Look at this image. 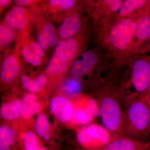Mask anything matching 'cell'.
<instances>
[{"label":"cell","instance_id":"2e32d148","mask_svg":"<svg viewBox=\"0 0 150 150\" xmlns=\"http://www.w3.org/2000/svg\"><path fill=\"white\" fill-rule=\"evenodd\" d=\"M102 150H150V141L119 136L113 139Z\"/></svg>","mask_w":150,"mask_h":150},{"label":"cell","instance_id":"6da1fadb","mask_svg":"<svg viewBox=\"0 0 150 150\" xmlns=\"http://www.w3.org/2000/svg\"><path fill=\"white\" fill-rule=\"evenodd\" d=\"M135 28L136 22L131 18L114 19L102 26L94 27L98 45L105 52L113 75L127 67L134 56L133 43Z\"/></svg>","mask_w":150,"mask_h":150},{"label":"cell","instance_id":"ba28073f","mask_svg":"<svg viewBox=\"0 0 150 150\" xmlns=\"http://www.w3.org/2000/svg\"><path fill=\"white\" fill-rule=\"evenodd\" d=\"M116 137L103 125L91 123L79 129L78 142L89 150H102Z\"/></svg>","mask_w":150,"mask_h":150},{"label":"cell","instance_id":"5b68a950","mask_svg":"<svg viewBox=\"0 0 150 150\" xmlns=\"http://www.w3.org/2000/svg\"><path fill=\"white\" fill-rule=\"evenodd\" d=\"M110 63L104 50L98 45L85 51L73 62L70 71L72 76L81 79L95 71L110 69Z\"/></svg>","mask_w":150,"mask_h":150},{"label":"cell","instance_id":"9c48e42d","mask_svg":"<svg viewBox=\"0 0 150 150\" xmlns=\"http://www.w3.org/2000/svg\"><path fill=\"white\" fill-rule=\"evenodd\" d=\"M88 36L86 26L74 37L59 40L55 46L54 53L66 62L73 63L84 52L88 43Z\"/></svg>","mask_w":150,"mask_h":150},{"label":"cell","instance_id":"52a82bcc","mask_svg":"<svg viewBox=\"0 0 150 150\" xmlns=\"http://www.w3.org/2000/svg\"><path fill=\"white\" fill-rule=\"evenodd\" d=\"M122 0H96L81 2L83 6L91 17L94 27L107 24L115 19Z\"/></svg>","mask_w":150,"mask_h":150},{"label":"cell","instance_id":"4316f807","mask_svg":"<svg viewBox=\"0 0 150 150\" xmlns=\"http://www.w3.org/2000/svg\"><path fill=\"white\" fill-rule=\"evenodd\" d=\"M94 118V116L85 106L79 109L76 113V121L81 125L88 126L91 124Z\"/></svg>","mask_w":150,"mask_h":150},{"label":"cell","instance_id":"7402d4cb","mask_svg":"<svg viewBox=\"0 0 150 150\" xmlns=\"http://www.w3.org/2000/svg\"><path fill=\"white\" fill-rule=\"evenodd\" d=\"M22 113L21 116L24 119H29L40 110V105L37 98L32 93L25 94L22 100Z\"/></svg>","mask_w":150,"mask_h":150},{"label":"cell","instance_id":"44dd1931","mask_svg":"<svg viewBox=\"0 0 150 150\" xmlns=\"http://www.w3.org/2000/svg\"><path fill=\"white\" fill-rule=\"evenodd\" d=\"M22 103L18 99L13 100L6 103L1 107V115L6 120H15L22 115Z\"/></svg>","mask_w":150,"mask_h":150},{"label":"cell","instance_id":"e0dca14e","mask_svg":"<svg viewBox=\"0 0 150 150\" xmlns=\"http://www.w3.org/2000/svg\"><path fill=\"white\" fill-rule=\"evenodd\" d=\"M72 64V63L66 62L54 53L45 70L47 79L55 82L60 80L70 70Z\"/></svg>","mask_w":150,"mask_h":150},{"label":"cell","instance_id":"7c38bea8","mask_svg":"<svg viewBox=\"0 0 150 150\" xmlns=\"http://www.w3.org/2000/svg\"><path fill=\"white\" fill-rule=\"evenodd\" d=\"M3 22L17 33V38L30 35L32 25L28 10L24 7L14 6L6 13Z\"/></svg>","mask_w":150,"mask_h":150},{"label":"cell","instance_id":"f1b7e54d","mask_svg":"<svg viewBox=\"0 0 150 150\" xmlns=\"http://www.w3.org/2000/svg\"><path fill=\"white\" fill-rule=\"evenodd\" d=\"M28 39L30 46L35 54L41 59L44 60L45 59V51L43 50L39 43L32 38L30 35L28 36Z\"/></svg>","mask_w":150,"mask_h":150},{"label":"cell","instance_id":"836d02e7","mask_svg":"<svg viewBox=\"0 0 150 150\" xmlns=\"http://www.w3.org/2000/svg\"><path fill=\"white\" fill-rule=\"evenodd\" d=\"M146 141H150V128L149 131V133H148Z\"/></svg>","mask_w":150,"mask_h":150},{"label":"cell","instance_id":"603a6c76","mask_svg":"<svg viewBox=\"0 0 150 150\" xmlns=\"http://www.w3.org/2000/svg\"><path fill=\"white\" fill-rule=\"evenodd\" d=\"M80 79L72 76L66 79L62 86L63 93L71 97H78L80 95L82 85Z\"/></svg>","mask_w":150,"mask_h":150},{"label":"cell","instance_id":"cb8c5ba5","mask_svg":"<svg viewBox=\"0 0 150 150\" xmlns=\"http://www.w3.org/2000/svg\"><path fill=\"white\" fill-rule=\"evenodd\" d=\"M15 140V133L11 127L2 126L0 128V150H9Z\"/></svg>","mask_w":150,"mask_h":150},{"label":"cell","instance_id":"e575fe53","mask_svg":"<svg viewBox=\"0 0 150 150\" xmlns=\"http://www.w3.org/2000/svg\"><path fill=\"white\" fill-rule=\"evenodd\" d=\"M146 57L147 59H149L150 60V54H149V55H147V54H146V55H144Z\"/></svg>","mask_w":150,"mask_h":150},{"label":"cell","instance_id":"484cf974","mask_svg":"<svg viewBox=\"0 0 150 150\" xmlns=\"http://www.w3.org/2000/svg\"><path fill=\"white\" fill-rule=\"evenodd\" d=\"M35 130L38 135L44 139H49L50 137L49 125L46 115L40 113L38 115L35 122Z\"/></svg>","mask_w":150,"mask_h":150},{"label":"cell","instance_id":"7a4b0ae2","mask_svg":"<svg viewBox=\"0 0 150 150\" xmlns=\"http://www.w3.org/2000/svg\"><path fill=\"white\" fill-rule=\"evenodd\" d=\"M98 104L103 125L114 136L122 135L123 112L120 103L119 86L102 80Z\"/></svg>","mask_w":150,"mask_h":150},{"label":"cell","instance_id":"d6a6232c","mask_svg":"<svg viewBox=\"0 0 150 150\" xmlns=\"http://www.w3.org/2000/svg\"><path fill=\"white\" fill-rule=\"evenodd\" d=\"M140 98L144 100L150 106V83L146 91Z\"/></svg>","mask_w":150,"mask_h":150},{"label":"cell","instance_id":"83f0119b","mask_svg":"<svg viewBox=\"0 0 150 150\" xmlns=\"http://www.w3.org/2000/svg\"><path fill=\"white\" fill-rule=\"evenodd\" d=\"M25 150H39L38 140L34 133L28 132L25 134L24 139Z\"/></svg>","mask_w":150,"mask_h":150},{"label":"cell","instance_id":"d4e9b609","mask_svg":"<svg viewBox=\"0 0 150 150\" xmlns=\"http://www.w3.org/2000/svg\"><path fill=\"white\" fill-rule=\"evenodd\" d=\"M17 33L11 28L9 27L4 23L1 24V49L4 50L7 49L8 46L13 40L17 39Z\"/></svg>","mask_w":150,"mask_h":150},{"label":"cell","instance_id":"1f68e13d","mask_svg":"<svg viewBox=\"0 0 150 150\" xmlns=\"http://www.w3.org/2000/svg\"><path fill=\"white\" fill-rule=\"evenodd\" d=\"M12 1L11 0H1L0 1V11L3 12L5 9L8 8L11 5Z\"/></svg>","mask_w":150,"mask_h":150},{"label":"cell","instance_id":"4fadbf2b","mask_svg":"<svg viewBox=\"0 0 150 150\" xmlns=\"http://www.w3.org/2000/svg\"><path fill=\"white\" fill-rule=\"evenodd\" d=\"M82 7L81 2L62 21L58 32L59 40L74 37L87 26L85 19L82 15Z\"/></svg>","mask_w":150,"mask_h":150},{"label":"cell","instance_id":"30bf717a","mask_svg":"<svg viewBox=\"0 0 150 150\" xmlns=\"http://www.w3.org/2000/svg\"><path fill=\"white\" fill-rule=\"evenodd\" d=\"M19 46L16 43L12 50L5 51L1 59L0 78L1 83L9 85L13 82L23 70V65L21 58Z\"/></svg>","mask_w":150,"mask_h":150},{"label":"cell","instance_id":"d6986e66","mask_svg":"<svg viewBox=\"0 0 150 150\" xmlns=\"http://www.w3.org/2000/svg\"><path fill=\"white\" fill-rule=\"evenodd\" d=\"M30 35L17 38L16 43L19 46L21 55L25 61L33 67H39L43 64L45 60L38 56L30 47L28 39Z\"/></svg>","mask_w":150,"mask_h":150},{"label":"cell","instance_id":"5bb4252c","mask_svg":"<svg viewBox=\"0 0 150 150\" xmlns=\"http://www.w3.org/2000/svg\"><path fill=\"white\" fill-rule=\"evenodd\" d=\"M40 6L43 13L51 21L61 22L70 12L76 8L81 2L75 0L41 1Z\"/></svg>","mask_w":150,"mask_h":150},{"label":"cell","instance_id":"4dcf8cb0","mask_svg":"<svg viewBox=\"0 0 150 150\" xmlns=\"http://www.w3.org/2000/svg\"><path fill=\"white\" fill-rule=\"evenodd\" d=\"M41 1H35V0H15L14 2L17 6L24 7L25 6H30L40 3Z\"/></svg>","mask_w":150,"mask_h":150},{"label":"cell","instance_id":"277c9868","mask_svg":"<svg viewBox=\"0 0 150 150\" xmlns=\"http://www.w3.org/2000/svg\"><path fill=\"white\" fill-rule=\"evenodd\" d=\"M150 128V106L142 98L127 103L121 136L146 141Z\"/></svg>","mask_w":150,"mask_h":150},{"label":"cell","instance_id":"8fae6325","mask_svg":"<svg viewBox=\"0 0 150 150\" xmlns=\"http://www.w3.org/2000/svg\"><path fill=\"white\" fill-rule=\"evenodd\" d=\"M135 20L133 54L134 56L146 55L150 52V11L143 14Z\"/></svg>","mask_w":150,"mask_h":150},{"label":"cell","instance_id":"d590c367","mask_svg":"<svg viewBox=\"0 0 150 150\" xmlns=\"http://www.w3.org/2000/svg\"><path fill=\"white\" fill-rule=\"evenodd\" d=\"M47 150L46 148L44 147L40 148V150Z\"/></svg>","mask_w":150,"mask_h":150},{"label":"cell","instance_id":"ac0fdd59","mask_svg":"<svg viewBox=\"0 0 150 150\" xmlns=\"http://www.w3.org/2000/svg\"><path fill=\"white\" fill-rule=\"evenodd\" d=\"M51 112L63 123L69 121L73 114V105L69 100L62 96H55L51 100Z\"/></svg>","mask_w":150,"mask_h":150},{"label":"cell","instance_id":"9a60e30c","mask_svg":"<svg viewBox=\"0 0 150 150\" xmlns=\"http://www.w3.org/2000/svg\"><path fill=\"white\" fill-rule=\"evenodd\" d=\"M149 11H150V0H125L122 2L114 19L131 18L135 20Z\"/></svg>","mask_w":150,"mask_h":150},{"label":"cell","instance_id":"3957f363","mask_svg":"<svg viewBox=\"0 0 150 150\" xmlns=\"http://www.w3.org/2000/svg\"><path fill=\"white\" fill-rule=\"evenodd\" d=\"M126 68L119 91L121 96L126 91L130 94L133 89L129 103L140 98L147 90L150 83V60L144 55L134 56Z\"/></svg>","mask_w":150,"mask_h":150},{"label":"cell","instance_id":"ffe728a7","mask_svg":"<svg viewBox=\"0 0 150 150\" xmlns=\"http://www.w3.org/2000/svg\"><path fill=\"white\" fill-rule=\"evenodd\" d=\"M20 79L23 87L30 93L40 91L47 82V77L45 74L39 75L35 79L30 78L27 75L22 74Z\"/></svg>","mask_w":150,"mask_h":150},{"label":"cell","instance_id":"8992f818","mask_svg":"<svg viewBox=\"0 0 150 150\" xmlns=\"http://www.w3.org/2000/svg\"><path fill=\"white\" fill-rule=\"evenodd\" d=\"M38 4L29 6L28 10L30 24L36 30L38 43L46 51L56 46L59 38L52 22L46 16L41 6Z\"/></svg>","mask_w":150,"mask_h":150},{"label":"cell","instance_id":"f546056e","mask_svg":"<svg viewBox=\"0 0 150 150\" xmlns=\"http://www.w3.org/2000/svg\"><path fill=\"white\" fill-rule=\"evenodd\" d=\"M85 107L94 116L95 118L100 116L99 104L96 100L92 98L89 99Z\"/></svg>","mask_w":150,"mask_h":150}]
</instances>
